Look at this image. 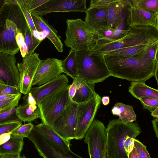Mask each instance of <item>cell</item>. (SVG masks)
I'll use <instances>...</instances> for the list:
<instances>
[{
  "label": "cell",
  "instance_id": "cell-5",
  "mask_svg": "<svg viewBox=\"0 0 158 158\" xmlns=\"http://www.w3.org/2000/svg\"><path fill=\"white\" fill-rule=\"evenodd\" d=\"M65 46L76 51L90 48L101 37L100 33L80 19H67Z\"/></svg>",
  "mask_w": 158,
  "mask_h": 158
},
{
  "label": "cell",
  "instance_id": "cell-6",
  "mask_svg": "<svg viewBox=\"0 0 158 158\" xmlns=\"http://www.w3.org/2000/svg\"><path fill=\"white\" fill-rule=\"evenodd\" d=\"M69 85L44 99L37 106L43 123L51 127L53 123L68 106L71 101L69 95Z\"/></svg>",
  "mask_w": 158,
  "mask_h": 158
},
{
  "label": "cell",
  "instance_id": "cell-43",
  "mask_svg": "<svg viewBox=\"0 0 158 158\" xmlns=\"http://www.w3.org/2000/svg\"><path fill=\"white\" fill-rule=\"evenodd\" d=\"M48 0H27V5L30 11H34L47 2Z\"/></svg>",
  "mask_w": 158,
  "mask_h": 158
},
{
  "label": "cell",
  "instance_id": "cell-16",
  "mask_svg": "<svg viewBox=\"0 0 158 158\" xmlns=\"http://www.w3.org/2000/svg\"><path fill=\"white\" fill-rule=\"evenodd\" d=\"M19 30L15 23L6 19L3 29L0 30V52L13 55L18 52L16 37Z\"/></svg>",
  "mask_w": 158,
  "mask_h": 158
},
{
  "label": "cell",
  "instance_id": "cell-18",
  "mask_svg": "<svg viewBox=\"0 0 158 158\" xmlns=\"http://www.w3.org/2000/svg\"><path fill=\"white\" fill-rule=\"evenodd\" d=\"M31 14L36 31L46 32L48 35L47 37L52 42L58 52H62L63 44L56 30L50 25L42 16L35 11H31Z\"/></svg>",
  "mask_w": 158,
  "mask_h": 158
},
{
  "label": "cell",
  "instance_id": "cell-14",
  "mask_svg": "<svg viewBox=\"0 0 158 158\" xmlns=\"http://www.w3.org/2000/svg\"><path fill=\"white\" fill-rule=\"evenodd\" d=\"M64 73L61 60L48 58L42 61L39 65L32 82V86L42 85Z\"/></svg>",
  "mask_w": 158,
  "mask_h": 158
},
{
  "label": "cell",
  "instance_id": "cell-13",
  "mask_svg": "<svg viewBox=\"0 0 158 158\" xmlns=\"http://www.w3.org/2000/svg\"><path fill=\"white\" fill-rule=\"evenodd\" d=\"M15 55L0 52V83L19 88V75Z\"/></svg>",
  "mask_w": 158,
  "mask_h": 158
},
{
  "label": "cell",
  "instance_id": "cell-54",
  "mask_svg": "<svg viewBox=\"0 0 158 158\" xmlns=\"http://www.w3.org/2000/svg\"><path fill=\"white\" fill-rule=\"evenodd\" d=\"M151 115L156 118H158V107L151 112Z\"/></svg>",
  "mask_w": 158,
  "mask_h": 158
},
{
  "label": "cell",
  "instance_id": "cell-44",
  "mask_svg": "<svg viewBox=\"0 0 158 158\" xmlns=\"http://www.w3.org/2000/svg\"><path fill=\"white\" fill-rule=\"evenodd\" d=\"M158 43L150 46L147 51V54L149 57L155 60L158 58Z\"/></svg>",
  "mask_w": 158,
  "mask_h": 158
},
{
  "label": "cell",
  "instance_id": "cell-12",
  "mask_svg": "<svg viewBox=\"0 0 158 158\" xmlns=\"http://www.w3.org/2000/svg\"><path fill=\"white\" fill-rule=\"evenodd\" d=\"M86 1V0H48L34 11L42 16L53 12H85L87 9Z\"/></svg>",
  "mask_w": 158,
  "mask_h": 158
},
{
  "label": "cell",
  "instance_id": "cell-37",
  "mask_svg": "<svg viewBox=\"0 0 158 158\" xmlns=\"http://www.w3.org/2000/svg\"><path fill=\"white\" fill-rule=\"evenodd\" d=\"M139 100L144 109L151 112L158 107V100L148 97L142 98Z\"/></svg>",
  "mask_w": 158,
  "mask_h": 158
},
{
  "label": "cell",
  "instance_id": "cell-36",
  "mask_svg": "<svg viewBox=\"0 0 158 158\" xmlns=\"http://www.w3.org/2000/svg\"><path fill=\"white\" fill-rule=\"evenodd\" d=\"M119 0H92L89 7L100 9H108L114 3Z\"/></svg>",
  "mask_w": 158,
  "mask_h": 158
},
{
  "label": "cell",
  "instance_id": "cell-56",
  "mask_svg": "<svg viewBox=\"0 0 158 158\" xmlns=\"http://www.w3.org/2000/svg\"><path fill=\"white\" fill-rule=\"evenodd\" d=\"M158 64L156 65V68L155 70L154 76L156 80L157 83H158Z\"/></svg>",
  "mask_w": 158,
  "mask_h": 158
},
{
  "label": "cell",
  "instance_id": "cell-38",
  "mask_svg": "<svg viewBox=\"0 0 158 158\" xmlns=\"http://www.w3.org/2000/svg\"><path fill=\"white\" fill-rule=\"evenodd\" d=\"M139 158H151L146 146L139 141L135 139L134 145Z\"/></svg>",
  "mask_w": 158,
  "mask_h": 158
},
{
  "label": "cell",
  "instance_id": "cell-20",
  "mask_svg": "<svg viewBox=\"0 0 158 158\" xmlns=\"http://www.w3.org/2000/svg\"><path fill=\"white\" fill-rule=\"evenodd\" d=\"M109 8H87L85 12L84 21L98 32L106 29L107 27V12Z\"/></svg>",
  "mask_w": 158,
  "mask_h": 158
},
{
  "label": "cell",
  "instance_id": "cell-31",
  "mask_svg": "<svg viewBox=\"0 0 158 158\" xmlns=\"http://www.w3.org/2000/svg\"><path fill=\"white\" fill-rule=\"evenodd\" d=\"M24 37L27 48V55L33 53L35 49L41 43V41L35 36L27 24L25 28Z\"/></svg>",
  "mask_w": 158,
  "mask_h": 158
},
{
  "label": "cell",
  "instance_id": "cell-51",
  "mask_svg": "<svg viewBox=\"0 0 158 158\" xmlns=\"http://www.w3.org/2000/svg\"><path fill=\"white\" fill-rule=\"evenodd\" d=\"M20 155H2L0 154V158H21Z\"/></svg>",
  "mask_w": 158,
  "mask_h": 158
},
{
  "label": "cell",
  "instance_id": "cell-34",
  "mask_svg": "<svg viewBox=\"0 0 158 158\" xmlns=\"http://www.w3.org/2000/svg\"><path fill=\"white\" fill-rule=\"evenodd\" d=\"M34 126L31 122L21 125L12 132L11 136L23 138L27 137Z\"/></svg>",
  "mask_w": 158,
  "mask_h": 158
},
{
  "label": "cell",
  "instance_id": "cell-25",
  "mask_svg": "<svg viewBox=\"0 0 158 158\" xmlns=\"http://www.w3.org/2000/svg\"><path fill=\"white\" fill-rule=\"evenodd\" d=\"M23 139L11 136L7 142L0 145V154L20 155L24 144Z\"/></svg>",
  "mask_w": 158,
  "mask_h": 158
},
{
  "label": "cell",
  "instance_id": "cell-3",
  "mask_svg": "<svg viewBox=\"0 0 158 158\" xmlns=\"http://www.w3.org/2000/svg\"><path fill=\"white\" fill-rule=\"evenodd\" d=\"M127 34L117 40L101 44H95L90 48L94 52L102 53L124 48L139 45L158 43V30L150 26L130 27Z\"/></svg>",
  "mask_w": 158,
  "mask_h": 158
},
{
  "label": "cell",
  "instance_id": "cell-19",
  "mask_svg": "<svg viewBox=\"0 0 158 158\" xmlns=\"http://www.w3.org/2000/svg\"><path fill=\"white\" fill-rule=\"evenodd\" d=\"M34 127L40 134L57 148L65 152H72L70 147V141L62 138L47 125L41 123Z\"/></svg>",
  "mask_w": 158,
  "mask_h": 158
},
{
  "label": "cell",
  "instance_id": "cell-57",
  "mask_svg": "<svg viewBox=\"0 0 158 158\" xmlns=\"http://www.w3.org/2000/svg\"><path fill=\"white\" fill-rule=\"evenodd\" d=\"M106 143L105 144V147H104V158H106Z\"/></svg>",
  "mask_w": 158,
  "mask_h": 158
},
{
  "label": "cell",
  "instance_id": "cell-46",
  "mask_svg": "<svg viewBox=\"0 0 158 158\" xmlns=\"http://www.w3.org/2000/svg\"><path fill=\"white\" fill-rule=\"evenodd\" d=\"M77 89V81L76 78H74V79H73V81L71 85H69V95L71 101L76 94Z\"/></svg>",
  "mask_w": 158,
  "mask_h": 158
},
{
  "label": "cell",
  "instance_id": "cell-58",
  "mask_svg": "<svg viewBox=\"0 0 158 158\" xmlns=\"http://www.w3.org/2000/svg\"><path fill=\"white\" fill-rule=\"evenodd\" d=\"M21 158H27L24 155H23V156H21Z\"/></svg>",
  "mask_w": 158,
  "mask_h": 158
},
{
  "label": "cell",
  "instance_id": "cell-50",
  "mask_svg": "<svg viewBox=\"0 0 158 158\" xmlns=\"http://www.w3.org/2000/svg\"><path fill=\"white\" fill-rule=\"evenodd\" d=\"M128 158H139L138 155L134 146L133 150L129 154Z\"/></svg>",
  "mask_w": 158,
  "mask_h": 158
},
{
  "label": "cell",
  "instance_id": "cell-52",
  "mask_svg": "<svg viewBox=\"0 0 158 158\" xmlns=\"http://www.w3.org/2000/svg\"><path fill=\"white\" fill-rule=\"evenodd\" d=\"M101 101L104 105L107 106L109 104L110 98L108 96H103L101 98Z\"/></svg>",
  "mask_w": 158,
  "mask_h": 158
},
{
  "label": "cell",
  "instance_id": "cell-35",
  "mask_svg": "<svg viewBox=\"0 0 158 158\" xmlns=\"http://www.w3.org/2000/svg\"><path fill=\"white\" fill-rule=\"evenodd\" d=\"M16 108L15 107L0 114V124L20 121L16 115Z\"/></svg>",
  "mask_w": 158,
  "mask_h": 158
},
{
  "label": "cell",
  "instance_id": "cell-40",
  "mask_svg": "<svg viewBox=\"0 0 158 158\" xmlns=\"http://www.w3.org/2000/svg\"><path fill=\"white\" fill-rule=\"evenodd\" d=\"M16 40L21 56L23 58L27 54V50L25 42L24 35L19 30L16 36Z\"/></svg>",
  "mask_w": 158,
  "mask_h": 158
},
{
  "label": "cell",
  "instance_id": "cell-39",
  "mask_svg": "<svg viewBox=\"0 0 158 158\" xmlns=\"http://www.w3.org/2000/svg\"><path fill=\"white\" fill-rule=\"evenodd\" d=\"M21 125L22 123L20 121L0 124V135L6 133L12 132Z\"/></svg>",
  "mask_w": 158,
  "mask_h": 158
},
{
  "label": "cell",
  "instance_id": "cell-32",
  "mask_svg": "<svg viewBox=\"0 0 158 158\" xmlns=\"http://www.w3.org/2000/svg\"><path fill=\"white\" fill-rule=\"evenodd\" d=\"M27 1L20 0L17 5L23 14L26 24L28 25L31 31L34 33L35 31H36V30L31 15V11L27 5Z\"/></svg>",
  "mask_w": 158,
  "mask_h": 158
},
{
  "label": "cell",
  "instance_id": "cell-1",
  "mask_svg": "<svg viewBox=\"0 0 158 158\" xmlns=\"http://www.w3.org/2000/svg\"><path fill=\"white\" fill-rule=\"evenodd\" d=\"M147 50L127 56L103 55L113 77L131 82H145L154 76L158 64V58L150 59Z\"/></svg>",
  "mask_w": 158,
  "mask_h": 158
},
{
  "label": "cell",
  "instance_id": "cell-29",
  "mask_svg": "<svg viewBox=\"0 0 158 158\" xmlns=\"http://www.w3.org/2000/svg\"><path fill=\"white\" fill-rule=\"evenodd\" d=\"M126 16V12L124 11L118 24L114 29L112 35L107 39H102L98 38L95 44H101L113 42L119 40L125 36L129 30V28L126 30L125 29Z\"/></svg>",
  "mask_w": 158,
  "mask_h": 158
},
{
  "label": "cell",
  "instance_id": "cell-55",
  "mask_svg": "<svg viewBox=\"0 0 158 158\" xmlns=\"http://www.w3.org/2000/svg\"><path fill=\"white\" fill-rule=\"evenodd\" d=\"M5 5V0H0V16L2 13L3 7Z\"/></svg>",
  "mask_w": 158,
  "mask_h": 158
},
{
  "label": "cell",
  "instance_id": "cell-11",
  "mask_svg": "<svg viewBox=\"0 0 158 158\" xmlns=\"http://www.w3.org/2000/svg\"><path fill=\"white\" fill-rule=\"evenodd\" d=\"M43 158H83L72 151L65 152L40 134L34 127L27 137Z\"/></svg>",
  "mask_w": 158,
  "mask_h": 158
},
{
  "label": "cell",
  "instance_id": "cell-28",
  "mask_svg": "<svg viewBox=\"0 0 158 158\" xmlns=\"http://www.w3.org/2000/svg\"><path fill=\"white\" fill-rule=\"evenodd\" d=\"M154 44H155L139 45L124 48L106 52L100 55L123 56H129L146 51L150 46Z\"/></svg>",
  "mask_w": 158,
  "mask_h": 158
},
{
  "label": "cell",
  "instance_id": "cell-21",
  "mask_svg": "<svg viewBox=\"0 0 158 158\" xmlns=\"http://www.w3.org/2000/svg\"><path fill=\"white\" fill-rule=\"evenodd\" d=\"M77 89L71 102L77 104L85 102L94 98L97 93L95 91V84L88 82L77 76Z\"/></svg>",
  "mask_w": 158,
  "mask_h": 158
},
{
  "label": "cell",
  "instance_id": "cell-30",
  "mask_svg": "<svg viewBox=\"0 0 158 158\" xmlns=\"http://www.w3.org/2000/svg\"><path fill=\"white\" fill-rule=\"evenodd\" d=\"M132 6L137 8L153 13H158V0H131Z\"/></svg>",
  "mask_w": 158,
  "mask_h": 158
},
{
  "label": "cell",
  "instance_id": "cell-48",
  "mask_svg": "<svg viewBox=\"0 0 158 158\" xmlns=\"http://www.w3.org/2000/svg\"><path fill=\"white\" fill-rule=\"evenodd\" d=\"M153 130L155 133L156 136L158 138V118L152 120Z\"/></svg>",
  "mask_w": 158,
  "mask_h": 158
},
{
  "label": "cell",
  "instance_id": "cell-22",
  "mask_svg": "<svg viewBox=\"0 0 158 158\" xmlns=\"http://www.w3.org/2000/svg\"><path fill=\"white\" fill-rule=\"evenodd\" d=\"M128 91L135 98L139 99L148 97L158 100V90L149 86L145 82L132 81L129 87Z\"/></svg>",
  "mask_w": 158,
  "mask_h": 158
},
{
  "label": "cell",
  "instance_id": "cell-26",
  "mask_svg": "<svg viewBox=\"0 0 158 158\" xmlns=\"http://www.w3.org/2000/svg\"><path fill=\"white\" fill-rule=\"evenodd\" d=\"M77 51L71 49L67 57L61 60L62 67L64 73L72 78L78 76Z\"/></svg>",
  "mask_w": 158,
  "mask_h": 158
},
{
  "label": "cell",
  "instance_id": "cell-47",
  "mask_svg": "<svg viewBox=\"0 0 158 158\" xmlns=\"http://www.w3.org/2000/svg\"><path fill=\"white\" fill-rule=\"evenodd\" d=\"M11 133H6L0 135V145L6 143L10 139Z\"/></svg>",
  "mask_w": 158,
  "mask_h": 158
},
{
  "label": "cell",
  "instance_id": "cell-10",
  "mask_svg": "<svg viewBox=\"0 0 158 158\" xmlns=\"http://www.w3.org/2000/svg\"><path fill=\"white\" fill-rule=\"evenodd\" d=\"M42 60L37 53L27 55L21 63L16 64L20 77V92L24 95L30 91L32 83L38 68Z\"/></svg>",
  "mask_w": 158,
  "mask_h": 158
},
{
  "label": "cell",
  "instance_id": "cell-15",
  "mask_svg": "<svg viewBox=\"0 0 158 158\" xmlns=\"http://www.w3.org/2000/svg\"><path fill=\"white\" fill-rule=\"evenodd\" d=\"M125 8L127 24L130 27L148 26L158 30V13H150L135 8L130 0Z\"/></svg>",
  "mask_w": 158,
  "mask_h": 158
},
{
  "label": "cell",
  "instance_id": "cell-45",
  "mask_svg": "<svg viewBox=\"0 0 158 158\" xmlns=\"http://www.w3.org/2000/svg\"><path fill=\"white\" fill-rule=\"evenodd\" d=\"M23 99L27 104L37 109L38 106H37L36 101L31 94L29 92L23 97Z\"/></svg>",
  "mask_w": 158,
  "mask_h": 158
},
{
  "label": "cell",
  "instance_id": "cell-53",
  "mask_svg": "<svg viewBox=\"0 0 158 158\" xmlns=\"http://www.w3.org/2000/svg\"><path fill=\"white\" fill-rule=\"evenodd\" d=\"M20 0H5V3L6 5H18Z\"/></svg>",
  "mask_w": 158,
  "mask_h": 158
},
{
  "label": "cell",
  "instance_id": "cell-2",
  "mask_svg": "<svg viewBox=\"0 0 158 158\" xmlns=\"http://www.w3.org/2000/svg\"><path fill=\"white\" fill-rule=\"evenodd\" d=\"M141 131L136 122L126 123L119 119L110 120L106 127V158H128L124 147L126 137L135 139Z\"/></svg>",
  "mask_w": 158,
  "mask_h": 158
},
{
  "label": "cell",
  "instance_id": "cell-41",
  "mask_svg": "<svg viewBox=\"0 0 158 158\" xmlns=\"http://www.w3.org/2000/svg\"><path fill=\"white\" fill-rule=\"evenodd\" d=\"M21 93L19 88H16L0 83V95L3 94H18Z\"/></svg>",
  "mask_w": 158,
  "mask_h": 158
},
{
  "label": "cell",
  "instance_id": "cell-17",
  "mask_svg": "<svg viewBox=\"0 0 158 158\" xmlns=\"http://www.w3.org/2000/svg\"><path fill=\"white\" fill-rule=\"evenodd\" d=\"M68 83L67 76L61 74L42 85L31 87L29 92L34 98L37 106L45 98L65 87Z\"/></svg>",
  "mask_w": 158,
  "mask_h": 158
},
{
  "label": "cell",
  "instance_id": "cell-27",
  "mask_svg": "<svg viewBox=\"0 0 158 158\" xmlns=\"http://www.w3.org/2000/svg\"><path fill=\"white\" fill-rule=\"evenodd\" d=\"M16 113L21 122H30L40 118L38 108L36 110L27 103L17 106Z\"/></svg>",
  "mask_w": 158,
  "mask_h": 158
},
{
  "label": "cell",
  "instance_id": "cell-49",
  "mask_svg": "<svg viewBox=\"0 0 158 158\" xmlns=\"http://www.w3.org/2000/svg\"><path fill=\"white\" fill-rule=\"evenodd\" d=\"M18 94H6L0 95V101L6 100L15 98L16 97Z\"/></svg>",
  "mask_w": 158,
  "mask_h": 158
},
{
  "label": "cell",
  "instance_id": "cell-33",
  "mask_svg": "<svg viewBox=\"0 0 158 158\" xmlns=\"http://www.w3.org/2000/svg\"><path fill=\"white\" fill-rule=\"evenodd\" d=\"M21 96V93H20L15 98L0 101V114L17 107Z\"/></svg>",
  "mask_w": 158,
  "mask_h": 158
},
{
  "label": "cell",
  "instance_id": "cell-8",
  "mask_svg": "<svg viewBox=\"0 0 158 158\" xmlns=\"http://www.w3.org/2000/svg\"><path fill=\"white\" fill-rule=\"evenodd\" d=\"M101 102V98L97 94L94 98L81 104H77V124L75 139L81 140L93 122Z\"/></svg>",
  "mask_w": 158,
  "mask_h": 158
},
{
  "label": "cell",
  "instance_id": "cell-23",
  "mask_svg": "<svg viewBox=\"0 0 158 158\" xmlns=\"http://www.w3.org/2000/svg\"><path fill=\"white\" fill-rule=\"evenodd\" d=\"M128 2L129 0H119L110 6L107 12V27L115 29L117 27Z\"/></svg>",
  "mask_w": 158,
  "mask_h": 158
},
{
  "label": "cell",
  "instance_id": "cell-4",
  "mask_svg": "<svg viewBox=\"0 0 158 158\" xmlns=\"http://www.w3.org/2000/svg\"><path fill=\"white\" fill-rule=\"evenodd\" d=\"M77 77L94 84L104 81L112 76L105 62L104 55L98 54L90 49L77 51Z\"/></svg>",
  "mask_w": 158,
  "mask_h": 158
},
{
  "label": "cell",
  "instance_id": "cell-24",
  "mask_svg": "<svg viewBox=\"0 0 158 158\" xmlns=\"http://www.w3.org/2000/svg\"><path fill=\"white\" fill-rule=\"evenodd\" d=\"M111 113L123 122L133 123L136 120V116L131 106L117 102L112 108Z\"/></svg>",
  "mask_w": 158,
  "mask_h": 158
},
{
  "label": "cell",
  "instance_id": "cell-42",
  "mask_svg": "<svg viewBox=\"0 0 158 158\" xmlns=\"http://www.w3.org/2000/svg\"><path fill=\"white\" fill-rule=\"evenodd\" d=\"M135 139L131 136H127L126 137L125 140L124 149L128 156L133 149Z\"/></svg>",
  "mask_w": 158,
  "mask_h": 158
},
{
  "label": "cell",
  "instance_id": "cell-9",
  "mask_svg": "<svg viewBox=\"0 0 158 158\" xmlns=\"http://www.w3.org/2000/svg\"><path fill=\"white\" fill-rule=\"evenodd\" d=\"M77 104L72 102L52 124L51 128L64 139H75L77 124Z\"/></svg>",
  "mask_w": 158,
  "mask_h": 158
},
{
  "label": "cell",
  "instance_id": "cell-7",
  "mask_svg": "<svg viewBox=\"0 0 158 158\" xmlns=\"http://www.w3.org/2000/svg\"><path fill=\"white\" fill-rule=\"evenodd\" d=\"M84 137V142L88 145L90 158H104L106 141V127L104 124L94 119Z\"/></svg>",
  "mask_w": 158,
  "mask_h": 158
}]
</instances>
